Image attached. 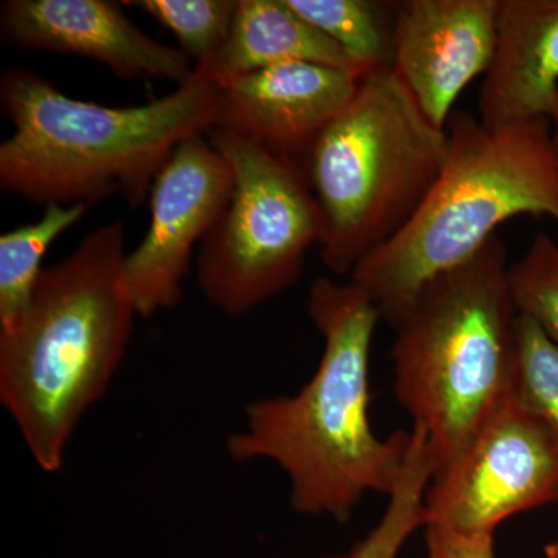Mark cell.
<instances>
[{"mask_svg": "<svg viewBox=\"0 0 558 558\" xmlns=\"http://www.w3.org/2000/svg\"><path fill=\"white\" fill-rule=\"evenodd\" d=\"M307 312L325 341L317 371L295 395L248 403L227 453L277 464L300 515L347 523L366 494L389 497L398 486L411 432L381 439L371 425V347L381 319L373 300L354 282L317 278Z\"/></svg>", "mask_w": 558, "mask_h": 558, "instance_id": "cell-1", "label": "cell"}, {"mask_svg": "<svg viewBox=\"0 0 558 558\" xmlns=\"http://www.w3.org/2000/svg\"><path fill=\"white\" fill-rule=\"evenodd\" d=\"M124 223L87 233L44 267L21 317L0 330V400L40 470L58 472L81 417L105 396L135 317Z\"/></svg>", "mask_w": 558, "mask_h": 558, "instance_id": "cell-2", "label": "cell"}, {"mask_svg": "<svg viewBox=\"0 0 558 558\" xmlns=\"http://www.w3.org/2000/svg\"><path fill=\"white\" fill-rule=\"evenodd\" d=\"M219 86L193 75L145 105L75 100L25 68L0 78V109L13 124L0 145V189L31 204L75 205L121 194L132 208L186 138L216 121Z\"/></svg>", "mask_w": 558, "mask_h": 558, "instance_id": "cell-3", "label": "cell"}, {"mask_svg": "<svg viewBox=\"0 0 558 558\" xmlns=\"http://www.w3.org/2000/svg\"><path fill=\"white\" fill-rule=\"evenodd\" d=\"M449 123L446 165L427 201L351 274L392 328L429 279L475 256L506 220L532 215L558 222V154L549 119L487 128L457 112Z\"/></svg>", "mask_w": 558, "mask_h": 558, "instance_id": "cell-4", "label": "cell"}, {"mask_svg": "<svg viewBox=\"0 0 558 558\" xmlns=\"http://www.w3.org/2000/svg\"><path fill=\"white\" fill-rule=\"evenodd\" d=\"M517 322L508 248L497 234L429 279L396 326L395 395L425 433L435 476L510 398Z\"/></svg>", "mask_w": 558, "mask_h": 558, "instance_id": "cell-5", "label": "cell"}, {"mask_svg": "<svg viewBox=\"0 0 558 558\" xmlns=\"http://www.w3.org/2000/svg\"><path fill=\"white\" fill-rule=\"evenodd\" d=\"M447 153V130L425 117L392 69L363 76L304 163L322 211L326 269L351 275L398 236L435 189Z\"/></svg>", "mask_w": 558, "mask_h": 558, "instance_id": "cell-6", "label": "cell"}, {"mask_svg": "<svg viewBox=\"0 0 558 558\" xmlns=\"http://www.w3.org/2000/svg\"><path fill=\"white\" fill-rule=\"evenodd\" d=\"M207 138L229 161L234 189L202 241L197 284L213 307L241 317L299 281L307 252L322 242V211L300 168L218 128Z\"/></svg>", "mask_w": 558, "mask_h": 558, "instance_id": "cell-7", "label": "cell"}, {"mask_svg": "<svg viewBox=\"0 0 558 558\" xmlns=\"http://www.w3.org/2000/svg\"><path fill=\"white\" fill-rule=\"evenodd\" d=\"M557 499L558 442L510 396L429 483L425 526L494 535L502 521Z\"/></svg>", "mask_w": 558, "mask_h": 558, "instance_id": "cell-8", "label": "cell"}, {"mask_svg": "<svg viewBox=\"0 0 558 558\" xmlns=\"http://www.w3.org/2000/svg\"><path fill=\"white\" fill-rule=\"evenodd\" d=\"M233 171L207 134L180 143L154 180L150 220L124 259V279L138 317L178 306L193 248L207 238L233 194Z\"/></svg>", "mask_w": 558, "mask_h": 558, "instance_id": "cell-9", "label": "cell"}, {"mask_svg": "<svg viewBox=\"0 0 558 558\" xmlns=\"http://www.w3.org/2000/svg\"><path fill=\"white\" fill-rule=\"evenodd\" d=\"M502 0L396 2L392 72L425 117L447 130L462 90L486 75L497 49Z\"/></svg>", "mask_w": 558, "mask_h": 558, "instance_id": "cell-10", "label": "cell"}, {"mask_svg": "<svg viewBox=\"0 0 558 558\" xmlns=\"http://www.w3.org/2000/svg\"><path fill=\"white\" fill-rule=\"evenodd\" d=\"M360 80L314 62L256 70L219 86L213 128L248 140L303 171L312 146L355 97Z\"/></svg>", "mask_w": 558, "mask_h": 558, "instance_id": "cell-11", "label": "cell"}, {"mask_svg": "<svg viewBox=\"0 0 558 558\" xmlns=\"http://www.w3.org/2000/svg\"><path fill=\"white\" fill-rule=\"evenodd\" d=\"M0 39L13 49L53 51L100 62L123 80L189 83L194 65L182 50L150 38L105 0H7Z\"/></svg>", "mask_w": 558, "mask_h": 558, "instance_id": "cell-12", "label": "cell"}, {"mask_svg": "<svg viewBox=\"0 0 558 558\" xmlns=\"http://www.w3.org/2000/svg\"><path fill=\"white\" fill-rule=\"evenodd\" d=\"M558 98V0H502L497 49L480 92V121L549 119Z\"/></svg>", "mask_w": 558, "mask_h": 558, "instance_id": "cell-13", "label": "cell"}, {"mask_svg": "<svg viewBox=\"0 0 558 558\" xmlns=\"http://www.w3.org/2000/svg\"><path fill=\"white\" fill-rule=\"evenodd\" d=\"M286 62H314L360 78L365 76L332 39L301 17L288 0H238L226 46L211 60L196 65L194 75L222 86L238 76Z\"/></svg>", "mask_w": 558, "mask_h": 558, "instance_id": "cell-14", "label": "cell"}, {"mask_svg": "<svg viewBox=\"0 0 558 558\" xmlns=\"http://www.w3.org/2000/svg\"><path fill=\"white\" fill-rule=\"evenodd\" d=\"M332 39L365 75L392 69L396 2L384 0H288Z\"/></svg>", "mask_w": 558, "mask_h": 558, "instance_id": "cell-15", "label": "cell"}, {"mask_svg": "<svg viewBox=\"0 0 558 558\" xmlns=\"http://www.w3.org/2000/svg\"><path fill=\"white\" fill-rule=\"evenodd\" d=\"M90 208L89 204H50L36 222L0 236V330L10 328L27 307L47 250Z\"/></svg>", "mask_w": 558, "mask_h": 558, "instance_id": "cell-16", "label": "cell"}, {"mask_svg": "<svg viewBox=\"0 0 558 558\" xmlns=\"http://www.w3.org/2000/svg\"><path fill=\"white\" fill-rule=\"evenodd\" d=\"M433 476L425 433L413 428L405 469L379 523L347 553L325 558H398L411 535L425 526V495Z\"/></svg>", "mask_w": 558, "mask_h": 558, "instance_id": "cell-17", "label": "cell"}, {"mask_svg": "<svg viewBox=\"0 0 558 558\" xmlns=\"http://www.w3.org/2000/svg\"><path fill=\"white\" fill-rule=\"evenodd\" d=\"M121 5L137 7L168 28L196 68L226 46L238 0H137Z\"/></svg>", "mask_w": 558, "mask_h": 558, "instance_id": "cell-18", "label": "cell"}, {"mask_svg": "<svg viewBox=\"0 0 558 558\" xmlns=\"http://www.w3.org/2000/svg\"><path fill=\"white\" fill-rule=\"evenodd\" d=\"M513 399L548 427L558 442V347L537 323L519 315Z\"/></svg>", "mask_w": 558, "mask_h": 558, "instance_id": "cell-19", "label": "cell"}, {"mask_svg": "<svg viewBox=\"0 0 558 558\" xmlns=\"http://www.w3.org/2000/svg\"><path fill=\"white\" fill-rule=\"evenodd\" d=\"M509 286L519 315L537 323L558 347V244L548 233H538L509 266Z\"/></svg>", "mask_w": 558, "mask_h": 558, "instance_id": "cell-20", "label": "cell"}, {"mask_svg": "<svg viewBox=\"0 0 558 558\" xmlns=\"http://www.w3.org/2000/svg\"><path fill=\"white\" fill-rule=\"evenodd\" d=\"M428 558H497L494 535H468L440 526H425Z\"/></svg>", "mask_w": 558, "mask_h": 558, "instance_id": "cell-21", "label": "cell"}, {"mask_svg": "<svg viewBox=\"0 0 558 558\" xmlns=\"http://www.w3.org/2000/svg\"><path fill=\"white\" fill-rule=\"evenodd\" d=\"M550 123H553L554 146H556L558 154V98L556 101V106H554L553 113H550Z\"/></svg>", "mask_w": 558, "mask_h": 558, "instance_id": "cell-22", "label": "cell"}, {"mask_svg": "<svg viewBox=\"0 0 558 558\" xmlns=\"http://www.w3.org/2000/svg\"><path fill=\"white\" fill-rule=\"evenodd\" d=\"M543 557L545 558H558V539L548 543L543 549Z\"/></svg>", "mask_w": 558, "mask_h": 558, "instance_id": "cell-23", "label": "cell"}]
</instances>
